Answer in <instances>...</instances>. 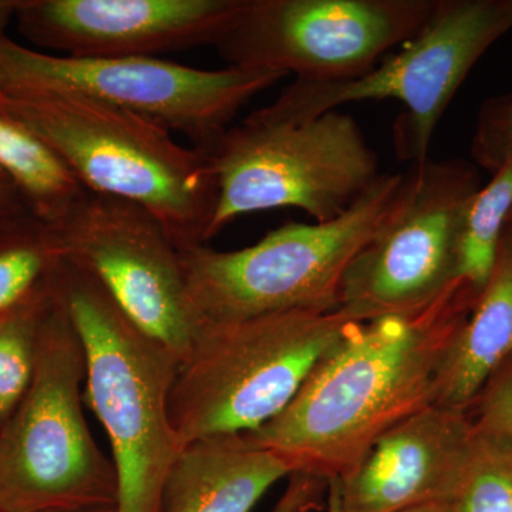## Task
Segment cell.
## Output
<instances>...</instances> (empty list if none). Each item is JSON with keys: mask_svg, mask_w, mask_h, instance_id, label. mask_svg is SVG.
<instances>
[{"mask_svg": "<svg viewBox=\"0 0 512 512\" xmlns=\"http://www.w3.org/2000/svg\"><path fill=\"white\" fill-rule=\"evenodd\" d=\"M397 512H454L453 501H433V503L414 505Z\"/></svg>", "mask_w": 512, "mask_h": 512, "instance_id": "obj_26", "label": "cell"}, {"mask_svg": "<svg viewBox=\"0 0 512 512\" xmlns=\"http://www.w3.org/2000/svg\"><path fill=\"white\" fill-rule=\"evenodd\" d=\"M84 382L82 339L56 289L32 383L0 426V512L117 508L116 466L87 426Z\"/></svg>", "mask_w": 512, "mask_h": 512, "instance_id": "obj_5", "label": "cell"}, {"mask_svg": "<svg viewBox=\"0 0 512 512\" xmlns=\"http://www.w3.org/2000/svg\"><path fill=\"white\" fill-rule=\"evenodd\" d=\"M510 30L512 0H437L420 32L366 76L336 83L295 79L266 107L278 116L308 120L357 101H400L406 111L394 126L397 157L421 163L461 84Z\"/></svg>", "mask_w": 512, "mask_h": 512, "instance_id": "obj_9", "label": "cell"}, {"mask_svg": "<svg viewBox=\"0 0 512 512\" xmlns=\"http://www.w3.org/2000/svg\"><path fill=\"white\" fill-rule=\"evenodd\" d=\"M511 357L512 220H508L487 284L444 357L436 404L466 410Z\"/></svg>", "mask_w": 512, "mask_h": 512, "instance_id": "obj_16", "label": "cell"}, {"mask_svg": "<svg viewBox=\"0 0 512 512\" xmlns=\"http://www.w3.org/2000/svg\"><path fill=\"white\" fill-rule=\"evenodd\" d=\"M474 431L512 439V357L467 407Z\"/></svg>", "mask_w": 512, "mask_h": 512, "instance_id": "obj_23", "label": "cell"}, {"mask_svg": "<svg viewBox=\"0 0 512 512\" xmlns=\"http://www.w3.org/2000/svg\"><path fill=\"white\" fill-rule=\"evenodd\" d=\"M42 512H117L116 507L110 508H89V510H52Z\"/></svg>", "mask_w": 512, "mask_h": 512, "instance_id": "obj_29", "label": "cell"}, {"mask_svg": "<svg viewBox=\"0 0 512 512\" xmlns=\"http://www.w3.org/2000/svg\"><path fill=\"white\" fill-rule=\"evenodd\" d=\"M2 178H8V177H6V175L3 174L2 171H0V180H2Z\"/></svg>", "mask_w": 512, "mask_h": 512, "instance_id": "obj_30", "label": "cell"}, {"mask_svg": "<svg viewBox=\"0 0 512 512\" xmlns=\"http://www.w3.org/2000/svg\"><path fill=\"white\" fill-rule=\"evenodd\" d=\"M508 220H512V211H511V214H510V218H508Z\"/></svg>", "mask_w": 512, "mask_h": 512, "instance_id": "obj_31", "label": "cell"}, {"mask_svg": "<svg viewBox=\"0 0 512 512\" xmlns=\"http://www.w3.org/2000/svg\"><path fill=\"white\" fill-rule=\"evenodd\" d=\"M454 512H512V439L474 431Z\"/></svg>", "mask_w": 512, "mask_h": 512, "instance_id": "obj_21", "label": "cell"}, {"mask_svg": "<svg viewBox=\"0 0 512 512\" xmlns=\"http://www.w3.org/2000/svg\"><path fill=\"white\" fill-rule=\"evenodd\" d=\"M28 212L25 202L20 198L19 192L10 183L9 178H2L0 180V217L28 214Z\"/></svg>", "mask_w": 512, "mask_h": 512, "instance_id": "obj_25", "label": "cell"}, {"mask_svg": "<svg viewBox=\"0 0 512 512\" xmlns=\"http://www.w3.org/2000/svg\"><path fill=\"white\" fill-rule=\"evenodd\" d=\"M55 298L53 278L45 291L25 305L0 315V426L8 420L32 383L40 332Z\"/></svg>", "mask_w": 512, "mask_h": 512, "instance_id": "obj_20", "label": "cell"}, {"mask_svg": "<svg viewBox=\"0 0 512 512\" xmlns=\"http://www.w3.org/2000/svg\"><path fill=\"white\" fill-rule=\"evenodd\" d=\"M352 323L338 311L200 322L168 400L180 448L207 437L252 433L274 420Z\"/></svg>", "mask_w": 512, "mask_h": 512, "instance_id": "obj_4", "label": "cell"}, {"mask_svg": "<svg viewBox=\"0 0 512 512\" xmlns=\"http://www.w3.org/2000/svg\"><path fill=\"white\" fill-rule=\"evenodd\" d=\"M404 173L380 175L345 214L325 224L289 221L238 251H180L198 322H235L289 311L335 312L353 258L392 210Z\"/></svg>", "mask_w": 512, "mask_h": 512, "instance_id": "obj_7", "label": "cell"}, {"mask_svg": "<svg viewBox=\"0 0 512 512\" xmlns=\"http://www.w3.org/2000/svg\"><path fill=\"white\" fill-rule=\"evenodd\" d=\"M512 211V161L493 174L468 202L460 244L458 278L481 292L493 271L498 244Z\"/></svg>", "mask_w": 512, "mask_h": 512, "instance_id": "obj_19", "label": "cell"}, {"mask_svg": "<svg viewBox=\"0 0 512 512\" xmlns=\"http://www.w3.org/2000/svg\"><path fill=\"white\" fill-rule=\"evenodd\" d=\"M288 478L285 493L271 512H312L323 507L328 481L302 473H293Z\"/></svg>", "mask_w": 512, "mask_h": 512, "instance_id": "obj_24", "label": "cell"}, {"mask_svg": "<svg viewBox=\"0 0 512 512\" xmlns=\"http://www.w3.org/2000/svg\"><path fill=\"white\" fill-rule=\"evenodd\" d=\"M242 0H20L19 32L60 56L153 59L215 46Z\"/></svg>", "mask_w": 512, "mask_h": 512, "instance_id": "obj_13", "label": "cell"}, {"mask_svg": "<svg viewBox=\"0 0 512 512\" xmlns=\"http://www.w3.org/2000/svg\"><path fill=\"white\" fill-rule=\"evenodd\" d=\"M3 97H0V103H2Z\"/></svg>", "mask_w": 512, "mask_h": 512, "instance_id": "obj_32", "label": "cell"}, {"mask_svg": "<svg viewBox=\"0 0 512 512\" xmlns=\"http://www.w3.org/2000/svg\"><path fill=\"white\" fill-rule=\"evenodd\" d=\"M0 110L66 161L87 191L140 205L180 251L207 245L217 181L210 158L131 111L77 96L3 97Z\"/></svg>", "mask_w": 512, "mask_h": 512, "instance_id": "obj_2", "label": "cell"}, {"mask_svg": "<svg viewBox=\"0 0 512 512\" xmlns=\"http://www.w3.org/2000/svg\"><path fill=\"white\" fill-rule=\"evenodd\" d=\"M204 153L217 181L208 239L242 215L279 208H298L318 224L336 220L382 175L362 128L339 110L295 120L264 107Z\"/></svg>", "mask_w": 512, "mask_h": 512, "instance_id": "obj_6", "label": "cell"}, {"mask_svg": "<svg viewBox=\"0 0 512 512\" xmlns=\"http://www.w3.org/2000/svg\"><path fill=\"white\" fill-rule=\"evenodd\" d=\"M478 168L461 158L410 164L392 210L350 262L338 312L352 322L413 315L458 279V244Z\"/></svg>", "mask_w": 512, "mask_h": 512, "instance_id": "obj_10", "label": "cell"}, {"mask_svg": "<svg viewBox=\"0 0 512 512\" xmlns=\"http://www.w3.org/2000/svg\"><path fill=\"white\" fill-rule=\"evenodd\" d=\"M470 153L473 164L491 175L512 161V94L483 101L478 109Z\"/></svg>", "mask_w": 512, "mask_h": 512, "instance_id": "obj_22", "label": "cell"}, {"mask_svg": "<svg viewBox=\"0 0 512 512\" xmlns=\"http://www.w3.org/2000/svg\"><path fill=\"white\" fill-rule=\"evenodd\" d=\"M292 473L288 461L241 434L195 440L168 468L158 512H251Z\"/></svg>", "mask_w": 512, "mask_h": 512, "instance_id": "obj_15", "label": "cell"}, {"mask_svg": "<svg viewBox=\"0 0 512 512\" xmlns=\"http://www.w3.org/2000/svg\"><path fill=\"white\" fill-rule=\"evenodd\" d=\"M437 0H242L215 43L232 67L348 82L409 42Z\"/></svg>", "mask_w": 512, "mask_h": 512, "instance_id": "obj_11", "label": "cell"}, {"mask_svg": "<svg viewBox=\"0 0 512 512\" xmlns=\"http://www.w3.org/2000/svg\"><path fill=\"white\" fill-rule=\"evenodd\" d=\"M0 171L19 192L30 214L49 225L62 221L87 194L55 148L2 110Z\"/></svg>", "mask_w": 512, "mask_h": 512, "instance_id": "obj_17", "label": "cell"}, {"mask_svg": "<svg viewBox=\"0 0 512 512\" xmlns=\"http://www.w3.org/2000/svg\"><path fill=\"white\" fill-rule=\"evenodd\" d=\"M474 429L466 410L433 404L384 434L359 466L340 478L343 512H397L454 501Z\"/></svg>", "mask_w": 512, "mask_h": 512, "instance_id": "obj_14", "label": "cell"}, {"mask_svg": "<svg viewBox=\"0 0 512 512\" xmlns=\"http://www.w3.org/2000/svg\"><path fill=\"white\" fill-rule=\"evenodd\" d=\"M326 512H343L340 503L339 480H330L328 498H326Z\"/></svg>", "mask_w": 512, "mask_h": 512, "instance_id": "obj_28", "label": "cell"}, {"mask_svg": "<svg viewBox=\"0 0 512 512\" xmlns=\"http://www.w3.org/2000/svg\"><path fill=\"white\" fill-rule=\"evenodd\" d=\"M271 70H201L158 59H89L36 52L0 32V97L100 101L210 150L242 107L284 79Z\"/></svg>", "mask_w": 512, "mask_h": 512, "instance_id": "obj_8", "label": "cell"}, {"mask_svg": "<svg viewBox=\"0 0 512 512\" xmlns=\"http://www.w3.org/2000/svg\"><path fill=\"white\" fill-rule=\"evenodd\" d=\"M50 227L63 262L96 279L178 362L187 355L200 322L188 302L180 249L153 214L134 202L87 191Z\"/></svg>", "mask_w": 512, "mask_h": 512, "instance_id": "obj_12", "label": "cell"}, {"mask_svg": "<svg viewBox=\"0 0 512 512\" xmlns=\"http://www.w3.org/2000/svg\"><path fill=\"white\" fill-rule=\"evenodd\" d=\"M20 0H0V32H5L10 20L15 19Z\"/></svg>", "mask_w": 512, "mask_h": 512, "instance_id": "obj_27", "label": "cell"}, {"mask_svg": "<svg viewBox=\"0 0 512 512\" xmlns=\"http://www.w3.org/2000/svg\"><path fill=\"white\" fill-rule=\"evenodd\" d=\"M478 295L458 278L423 311L352 323L292 402L241 436L293 473L328 483L348 476L384 434L436 404L444 357Z\"/></svg>", "mask_w": 512, "mask_h": 512, "instance_id": "obj_1", "label": "cell"}, {"mask_svg": "<svg viewBox=\"0 0 512 512\" xmlns=\"http://www.w3.org/2000/svg\"><path fill=\"white\" fill-rule=\"evenodd\" d=\"M60 264L49 224L29 212L0 217V315L45 291Z\"/></svg>", "mask_w": 512, "mask_h": 512, "instance_id": "obj_18", "label": "cell"}, {"mask_svg": "<svg viewBox=\"0 0 512 512\" xmlns=\"http://www.w3.org/2000/svg\"><path fill=\"white\" fill-rule=\"evenodd\" d=\"M55 282L83 343L84 400L113 450L117 512H158L165 474L181 450L168 413L178 359L92 276L62 261Z\"/></svg>", "mask_w": 512, "mask_h": 512, "instance_id": "obj_3", "label": "cell"}]
</instances>
